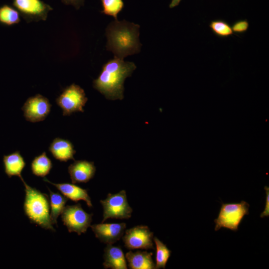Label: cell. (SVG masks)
<instances>
[{
	"label": "cell",
	"mask_w": 269,
	"mask_h": 269,
	"mask_svg": "<svg viewBox=\"0 0 269 269\" xmlns=\"http://www.w3.org/2000/svg\"><path fill=\"white\" fill-rule=\"evenodd\" d=\"M105 269H127V261L124 252L120 247L107 244L103 255Z\"/></svg>",
	"instance_id": "obj_15"
},
{
	"label": "cell",
	"mask_w": 269,
	"mask_h": 269,
	"mask_svg": "<svg viewBox=\"0 0 269 269\" xmlns=\"http://www.w3.org/2000/svg\"><path fill=\"white\" fill-rule=\"evenodd\" d=\"M2 161L4 172L9 178L13 176H18L19 178L22 177L21 172L26 162L19 151L4 155Z\"/></svg>",
	"instance_id": "obj_17"
},
{
	"label": "cell",
	"mask_w": 269,
	"mask_h": 269,
	"mask_svg": "<svg viewBox=\"0 0 269 269\" xmlns=\"http://www.w3.org/2000/svg\"><path fill=\"white\" fill-rule=\"evenodd\" d=\"M50 194V218L53 225L58 227L57 219L62 213L68 198L59 192H54L48 188Z\"/></svg>",
	"instance_id": "obj_18"
},
{
	"label": "cell",
	"mask_w": 269,
	"mask_h": 269,
	"mask_svg": "<svg viewBox=\"0 0 269 269\" xmlns=\"http://www.w3.org/2000/svg\"><path fill=\"white\" fill-rule=\"evenodd\" d=\"M93 214L87 213L80 203L67 205L61 213V218L69 233L76 232L78 235L85 233L90 227Z\"/></svg>",
	"instance_id": "obj_7"
},
{
	"label": "cell",
	"mask_w": 269,
	"mask_h": 269,
	"mask_svg": "<svg viewBox=\"0 0 269 269\" xmlns=\"http://www.w3.org/2000/svg\"><path fill=\"white\" fill-rule=\"evenodd\" d=\"M153 241L156 247L155 269H165L171 251L157 237H153Z\"/></svg>",
	"instance_id": "obj_21"
},
{
	"label": "cell",
	"mask_w": 269,
	"mask_h": 269,
	"mask_svg": "<svg viewBox=\"0 0 269 269\" xmlns=\"http://www.w3.org/2000/svg\"><path fill=\"white\" fill-rule=\"evenodd\" d=\"M139 27L125 20L110 22L106 30L107 50L112 52L115 57L122 59L139 53L141 46L139 41Z\"/></svg>",
	"instance_id": "obj_2"
},
{
	"label": "cell",
	"mask_w": 269,
	"mask_h": 269,
	"mask_svg": "<svg viewBox=\"0 0 269 269\" xmlns=\"http://www.w3.org/2000/svg\"><path fill=\"white\" fill-rule=\"evenodd\" d=\"M249 206L245 201L236 203H222L218 216L214 220L215 230L224 228L237 231L244 216L249 214Z\"/></svg>",
	"instance_id": "obj_4"
},
{
	"label": "cell",
	"mask_w": 269,
	"mask_h": 269,
	"mask_svg": "<svg viewBox=\"0 0 269 269\" xmlns=\"http://www.w3.org/2000/svg\"><path fill=\"white\" fill-rule=\"evenodd\" d=\"M181 0H171V1L169 5V8H172L177 6L180 2Z\"/></svg>",
	"instance_id": "obj_27"
},
{
	"label": "cell",
	"mask_w": 269,
	"mask_h": 269,
	"mask_svg": "<svg viewBox=\"0 0 269 269\" xmlns=\"http://www.w3.org/2000/svg\"><path fill=\"white\" fill-rule=\"evenodd\" d=\"M12 4L27 22L45 21L53 9L41 0H13Z\"/></svg>",
	"instance_id": "obj_8"
},
{
	"label": "cell",
	"mask_w": 269,
	"mask_h": 269,
	"mask_svg": "<svg viewBox=\"0 0 269 269\" xmlns=\"http://www.w3.org/2000/svg\"><path fill=\"white\" fill-rule=\"evenodd\" d=\"M136 68L134 62L114 57L103 65L98 78L93 80V87L107 99L123 100L125 80Z\"/></svg>",
	"instance_id": "obj_1"
},
{
	"label": "cell",
	"mask_w": 269,
	"mask_h": 269,
	"mask_svg": "<svg viewBox=\"0 0 269 269\" xmlns=\"http://www.w3.org/2000/svg\"><path fill=\"white\" fill-rule=\"evenodd\" d=\"M24 186L23 210L31 223L41 228L55 232L50 218L49 197L46 194L28 185L22 177L20 178Z\"/></svg>",
	"instance_id": "obj_3"
},
{
	"label": "cell",
	"mask_w": 269,
	"mask_h": 269,
	"mask_svg": "<svg viewBox=\"0 0 269 269\" xmlns=\"http://www.w3.org/2000/svg\"><path fill=\"white\" fill-rule=\"evenodd\" d=\"M48 150L55 159L60 161L75 160L74 155L76 151L72 143L68 139L55 138L50 144Z\"/></svg>",
	"instance_id": "obj_14"
},
{
	"label": "cell",
	"mask_w": 269,
	"mask_h": 269,
	"mask_svg": "<svg viewBox=\"0 0 269 269\" xmlns=\"http://www.w3.org/2000/svg\"><path fill=\"white\" fill-rule=\"evenodd\" d=\"M122 239L125 247L130 250L154 249L153 233L147 226L138 225L127 230Z\"/></svg>",
	"instance_id": "obj_9"
},
{
	"label": "cell",
	"mask_w": 269,
	"mask_h": 269,
	"mask_svg": "<svg viewBox=\"0 0 269 269\" xmlns=\"http://www.w3.org/2000/svg\"><path fill=\"white\" fill-rule=\"evenodd\" d=\"M209 26L212 32L218 37L227 38L233 34L231 26L224 20H213L210 22Z\"/></svg>",
	"instance_id": "obj_22"
},
{
	"label": "cell",
	"mask_w": 269,
	"mask_h": 269,
	"mask_svg": "<svg viewBox=\"0 0 269 269\" xmlns=\"http://www.w3.org/2000/svg\"><path fill=\"white\" fill-rule=\"evenodd\" d=\"M49 100L38 94L29 97L21 108L25 120L31 123L44 120L51 111Z\"/></svg>",
	"instance_id": "obj_10"
},
{
	"label": "cell",
	"mask_w": 269,
	"mask_h": 269,
	"mask_svg": "<svg viewBox=\"0 0 269 269\" xmlns=\"http://www.w3.org/2000/svg\"><path fill=\"white\" fill-rule=\"evenodd\" d=\"M103 206L102 223L109 218L128 219L132 216L133 209L130 206L124 190L116 194L109 193L107 198L100 200Z\"/></svg>",
	"instance_id": "obj_5"
},
{
	"label": "cell",
	"mask_w": 269,
	"mask_h": 269,
	"mask_svg": "<svg viewBox=\"0 0 269 269\" xmlns=\"http://www.w3.org/2000/svg\"><path fill=\"white\" fill-rule=\"evenodd\" d=\"M249 26V23L247 19L237 20L231 26L233 32L236 34L245 33L248 30Z\"/></svg>",
	"instance_id": "obj_24"
},
{
	"label": "cell",
	"mask_w": 269,
	"mask_h": 269,
	"mask_svg": "<svg viewBox=\"0 0 269 269\" xmlns=\"http://www.w3.org/2000/svg\"><path fill=\"white\" fill-rule=\"evenodd\" d=\"M43 180L54 186L68 199H69L76 202L84 200L89 207H93L91 198L87 189H83L74 183H56L50 181L46 178H44Z\"/></svg>",
	"instance_id": "obj_13"
},
{
	"label": "cell",
	"mask_w": 269,
	"mask_h": 269,
	"mask_svg": "<svg viewBox=\"0 0 269 269\" xmlns=\"http://www.w3.org/2000/svg\"><path fill=\"white\" fill-rule=\"evenodd\" d=\"M30 168L33 174L44 177L50 172L52 168V162L46 152L44 151L33 158L31 162Z\"/></svg>",
	"instance_id": "obj_19"
},
{
	"label": "cell",
	"mask_w": 269,
	"mask_h": 269,
	"mask_svg": "<svg viewBox=\"0 0 269 269\" xmlns=\"http://www.w3.org/2000/svg\"><path fill=\"white\" fill-rule=\"evenodd\" d=\"M102 10L101 13L113 16L118 20V14L124 7L123 0H101Z\"/></svg>",
	"instance_id": "obj_23"
},
{
	"label": "cell",
	"mask_w": 269,
	"mask_h": 269,
	"mask_svg": "<svg viewBox=\"0 0 269 269\" xmlns=\"http://www.w3.org/2000/svg\"><path fill=\"white\" fill-rule=\"evenodd\" d=\"M152 252L137 251H130L125 257L131 269H155V264L153 261Z\"/></svg>",
	"instance_id": "obj_16"
},
{
	"label": "cell",
	"mask_w": 269,
	"mask_h": 269,
	"mask_svg": "<svg viewBox=\"0 0 269 269\" xmlns=\"http://www.w3.org/2000/svg\"><path fill=\"white\" fill-rule=\"evenodd\" d=\"M90 227L95 237L101 242L112 245L122 238L126 224L101 223L91 225Z\"/></svg>",
	"instance_id": "obj_11"
},
{
	"label": "cell",
	"mask_w": 269,
	"mask_h": 269,
	"mask_svg": "<svg viewBox=\"0 0 269 269\" xmlns=\"http://www.w3.org/2000/svg\"><path fill=\"white\" fill-rule=\"evenodd\" d=\"M88 101L84 90L73 83L64 88L56 99L57 105L62 110L64 116L73 113L84 112V107Z\"/></svg>",
	"instance_id": "obj_6"
},
{
	"label": "cell",
	"mask_w": 269,
	"mask_h": 269,
	"mask_svg": "<svg viewBox=\"0 0 269 269\" xmlns=\"http://www.w3.org/2000/svg\"><path fill=\"white\" fill-rule=\"evenodd\" d=\"M20 14L13 7L4 4L0 6V24L11 26L19 23Z\"/></svg>",
	"instance_id": "obj_20"
},
{
	"label": "cell",
	"mask_w": 269,
	"mask_h": 269,
	"mask_svg": "<svg viewBox=\"0 0 269 269\" xmlns=\"http://www.w3.org/2000/svg\"><path fill=\"white\" fill-rule=\"evenodd\" d=\"M62 2L66 5H72L77 9L84 5V0H61Z\"/></svg>",
	"instance_id": "obj_26"
},
{
	"label": "cell",
	"mask_w": 269,
	"mask_h": 269,
	"mask_svg": "<svg viewBox=\"0 0 269 269\" xmlns=\"http://www.w3.org/2000/svg\"><path fill=\"white\" fill-rule=\"evenodd\" d=\"M96 171L94 162L86 160H75L68 167V172L74 184L88 182L94 177Z\"/></svg>",
	"instance_id": "obj_12"
},
{
	"label": "cell",
	"mask_w": 269,
	"mask_h": 269,
	"mask_svg": "<svg viewBox=\"0 0 269 269\" xmlns=\"http://www.w3.org/2000/svg\"><path fill=\"white\" fill-rule=\"evenodd\" d=\"M265 189L266 191V202L265 208L264 211L261 214V217H269V188L265 186Z\"/></svg>",
	"instance_id": "obj_25"
}]
</instances>
